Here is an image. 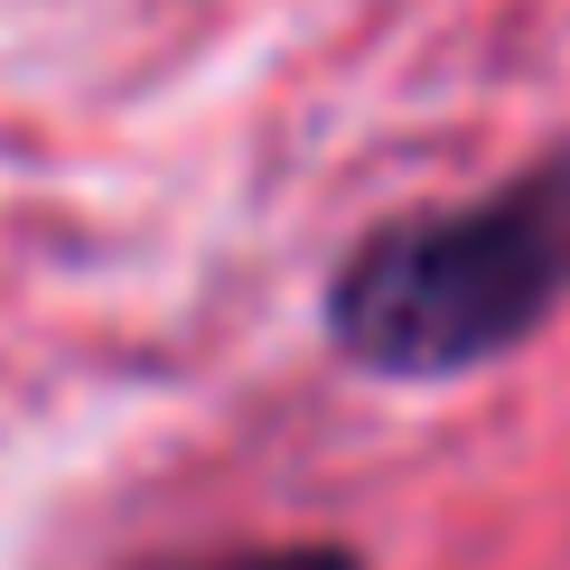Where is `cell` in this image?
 <instances>
[{"label": "cell", "instance_id": "obj_2", "mask_svg": "<svg viewBox=\"0 0 570 570\" xmlns=\"http://www.w3.org/2000/svg\"><path fill=\"white\" fill-rule=\"evenodd\" d=\"M169 570H365L337 542H253V552H206V561H169Z\"/></svg>", "mask_w": 570, "mask_h": 570}, {"label": "cell", "instance_id": "obj_1", "mask_svg": "<svg viewBox=\"0 0 570 570\" xmlns=\"http://www.w3.org/2000/svg\"><path fill=\"white\" fill-rule=\"evenodd\" d=\"M570 291V159L459 216H402L337 263L327 327L355 365L431 384L505 355Z\"/></svg>", "mask_w": 570, "mask_h": 570}]
</instances>
